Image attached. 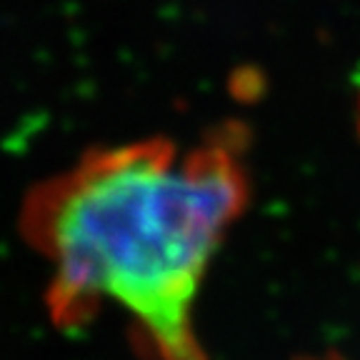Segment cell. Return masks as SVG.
Wrapping results in <instances>:
<instances>
[{"label":"cell","mask_w":360,"mask_h":360,"mask_svg":"<svg viewBox=\"0 0 360 360\" xmlns=\"http://www.w3.org/2000/svg\"><path fill=\"white\" fill-rule=\"evenodd\" d=\"M245 148L231 123L193 148L165 138L98 148L43 180L20 231L51 263L53 321L83 328L112 303L163 360H200L193 305L250 195Z\"/></svg>","instance_id":"obj_1"},{"label":"cell","mask_w":360,"mask_h":360,"mask_svg":"<svg viewBox=\"0 0 360 360\" xmlns=\"http://www.w3.org/2000/svg\"><path fill=\"white\" fill-rule=\"evenodd\" d=\"M358 125H360V93H358Z\"/></svg>","instance_id":"obj_2"}]
</instances>
